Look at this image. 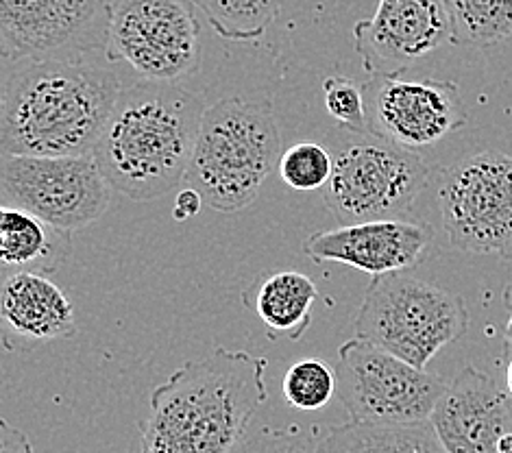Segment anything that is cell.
I'll use <instances>...</instances> for the list:
<instances>
[{"label": "cell", "instance_id": "obj_27", "mask_svg": "<svg viewBox=\"0 0 512 453\" xmlns=\"http://www.w3.org/2000/svg\"><path fill=\"white\" fill-rule=\"evenodd\" d=\"M205 199L201 197V192H197L194 188L186 186L177 194V201H175V218L177 220H186L197 216L201 212Z\"/></svg>", "mask_w": 512, "mask_h": 453}, {"label": "cell", "instance_id": "obj_16", "mask_svg": "<svg viewBox=\"0 0 512 453\" xmlns=\"http://www.w3.org/2000/svg\"><path fill=\"white\" fill-rule=\"evenodd\" d=\"M0 316L5 342L14 336L16 347L68 338L77 332L75 308L66 292L35 271L7 273L0 290Z\"/></svg>", "mask_w": 512, "mask_h": 453}, {"label": "cell", "instance_id": "obj_22", "mask_svg": "<svg viewBox=\"0 0 512 453\" xmlns=\"http://www.w3.org/2000/svg\"><path fill=\"white\" fill-rule=\"evenodd\" d=\"M282 390L290 408L303 412L321 410L338 390L336 369L319 358L299 360L286 371Z\"/></svg>", "mask_w": 512, "mask_h": 453}, {"label": "cell", "instance_id": "obj_4", "mask_svg": "<svg viewBox=\"0 0 512 453\" xmlns=\"http://www.w3.org/2000/svg\"><path fill=\"white\" fill-rule=\"evenodd\" d=\"M279 144L271 101L229 96L205 109L184 183L216 212L236 214L260 194L279 162Z\"/></svg>", "mask_w": 512, "mask_h": 453}, {"label": "cell", "instance_id": "obj_10", "mask_svg": "<svg viewBox=\"0 0 512 453\" xmlns=\"http://www.w3.org/2000/svg\"><path fill=\"white\" fill-rule=\"evenodd\" d=\"M201 27L190 0H116L105 55L146 81L177 83L199 72Z\"/></svg>", "mask_w": 512, "mask_h": 453}, {"label": "cell", "instance_id": "obj_3", "mask_svg": "<svg viewBox=\"0 0 512 453\" xmlns=\"http://www.w3.org/2000/svg\"><path fill=\"white\" fill-rule=\"evenodd\" d=\"M207 107L203 94L177 83L142 79L120 92L92 153L109 186L153 201L186 181Z\"/></svg>", "mask_w": 512, "mask_h": 453}, {"label": "cell", "instance_id": "obj_15", "mask_svg": "<svg viewBox=\"0 0 512 453\" xmlns=\"http://www.w3.org/2000/svg\"><path fill=\"white\" fill-rule=\"evenodd\" d=\"M449 453H497L512 434V395L475 366L462 369L430 416Z\"/></svg>", "mask_w": 512, "mask_h": 453}, {"label": "cell", "instance_id": "obj_2", "mask_svg": "<svg viewBox=\"0 0 512 453\" xmlns=\"http://www.w3.org/2000/svg\"><path fill=\"white\" fill-rule=\"evenodd\" d=\"M0 103L3 155H92L123 88L79 57L16 61Z\"/></svg>", "mask_w": 512, "mask_h": 453}, {"label": "cell", "instance_id": "obj_19", "mask_svg": "<svg viewBox=\"0 0 512 453\" xmlns=\"http://www.w3.org/2000/svg\"><path fill=\"white\" fill-rule=\"evenodd\" d=\"M66 231L48 227L44 220L18 207L3 205L0 212V260L16 271H55L62 262L66 244Z\"/></svg>", "mask_w": 512, "mask_h": 453}, {"label": "cell", "instance_id": "obj_21", "mask_svg": "<svg viewBox=\"0 0 512 453\" xmlns=\"http://www.w3.org/2000/svg\"><path fill=\"white\" fill-rule=\"evenodd\" d=\"M454 44L491 46L512 35V0H445Z\"/></svg>", "mask_w": 512, "mask_h": 453}, {"label": "cell", "instance_id": "obj_25", "mask_svg": "<svg viewBox=\"0 0 512 453\" xmlns=\"http://www.w3.org/2000/svg\"><path fill=\"white\" fill-rule=\"evenodd\" d=\"M231 453H319V438L301 427H262Z\"/></svg>", "mask_w": 512, "mask_h": 453}, {"label": "cell", "instance_id": "obj_11", "mask_svg": "<svg viewBox=\"0 0 512 453\" xmlns=\"http://www.w3.org/2000/svg\"><path fill=\"white\" fill-rule=\"evenodd\" d=\"M369 129L397 146L419 151L467 125L456 83L408 79L406 70L371 75L364 83Z\"/></svg>", "mask_w": 512, "mask_h": 453}, {"label": "cell", "instance_id": "obj_9", "mask_svg": "<svg viewBox=\"0 0 512 453\" xmlns=\"http://www.w3.org/2000/svg\"><path fill=\"white\" fill-rule=\"evenodd\" d=\"M438 207L447 240L473 255L512 260V157L484 151L443 170Z\"/></svg>", "mask_w": 512, "mask_h": 453}, {"label": "cell", "instance_id": "obj_20", "mask_svg": "<svg viewBox=\"0 0 512 453\" xmlns=\"http://www.w3.org/2000/svg\"><path fill=\"white\" fill-rule=\"evenodd\" d=\"M223 40H258L275 22L286 0H190Z\"/></svg>", "mask_w": 512, "mask_h": 453}, {"label": "cell", "instance_id": "obj_6", "mask_svg": "<svg viewBox=\"0 0 512 453\" xmlns=\"http://www.w3.org/2000/svg\"><path fill=\"white\" fill-rule=\"evenodd\" d=\"M469 312L462 297L404 273L375 275L353 321L356 338L382 347L419 369L465 336Z\"/></svg>", "mask_w": 512, "mask_h": 453}, {"label": "cell", "instance_id": "obj_14", "mask_svg": "<svg viewBox=\"0 0 512 453\" xmlns=\"http://www.w3.org/2000/svg\"><path fill=\"white\" fill-rule=\"evenodd\" d=\"M430 242L428 225L390 218L319 231L303 242V253L314 262L345 264L375 277L419 266Z\"/></svg>", "mask_w": 512, "mask_h": 453}, {"label": "cell", "instance_id": "obj_26", "mask_svg": "<svg viewBox=\"0 0 512 453\" xmlns=\"http://www.w3.org/2000/svg\"><path fill=\"white\" fill-rule=\"evenodd\" d=\"M0 453H33L29 438L7 421H0Z\"/></svg>", "mask_w": 512, "mask_h": 453}, {"label": "cell", "instance_id": "obj_29", "mask_svg": "<svg viewBox=\"0 0 512 453\" xmlns=\"http://www.w3.org/2000/svg\"><path fill=\"white\" fill-rule=\"evenodd\" d=\"M506 388H508V393L512 395V360H510L508 371H506Z\"/></svg>", "mask_w": 512, "mask_h": 453}, {"label": "cell", "instance_id": "obj_13", "mask_svg": "<svg viewBox=\"0 0 512 453\" xmlns=\"http://www.w3.org/2000/svg\"><path fill=\"white\" fill-rule=\"evenodd\" d=\"M451 40L445 0H380L375 14L353 27V46L371 75L406 70Z\"/></svg>", "mask_w": 512, "mask_h": 453}, {"label": "cell", "instance_id": "obj_18", "mask_svg": "<svg viewBox=\"0 0 512 453\" xmlns=\"http://www.w3.org/2000/svg\"><path fill=\"white\" fill-rule=\"evenodd\" d=\"M319 453H449L430 421L414 425L347 421L319 438Z\"/></svg>", "mask_w": 512, "mask_h": 453}, {"label": "cell", "instance_id": "obj_17", "mask_svg": "<svg viewBox=\"0 0 512 453\" xmlns=\"http://www.w3.org/2000/svg\"><path fill=\"white\" fill-rule=\"evenodd\" d=\"M319 299L314 281L297 271H277L260 277L242 295L273 336L299 340L312 325V308Z\"/></svg>", "mask_w": 512, "mask_h": 453}, {"label": "cell", "instance_id": "obj_5", "mask_svg": "<svg viewBox=\"0 0 512 453\" xmlns=\"http://www.w3.org/2000/svg\"><path fill=\"white\" fill-rule=\"evenodd\" d=\"M329 151L334 173L323 199L340 227L406 216L428 186L430 166L419 153L373 131L340 129Z\"/></svg>", "mask_w": 512, "mask_h": 453}, {"label": "cell", "instance_id": "obj_23", "mask_svg": "<svg viewBox=\"0 0 512 453\" xmlns=\"http://www.w3.org/2000/svg\"><path fill=\"white\" fill-rule=\"evenodd\" d=\"M334 173V155L323 144H292L279 157V177L297 192L325 190Z\"/></svg>", "mask_w": 512, "mask_h": 453}, {"label": "cell", "instance_id": "obj_7", "mask_svg": "<svg viewBox=\"0 0 512 453\" xmlns=\"http://www.w3.org/2000/svg\"><path fill=\"white\" fill-rule=\"evenodd\" d=\"M336 377L349 421L362 423H425L447 390L443 377L362 338L340 345Z\"/></svg>", "mask_w": 512, "mask_h": 453}, {"label": "cell", "instance_id": "obj_28", "mask_svg": "<svg viewBox=\"0 0 512 453\" xmlns=\"http://www.w3.org/2000/svg\"><path fill=\"white\" fill-rule=\"evenodd\" d=\"M504 299H506V305H508V325H506V340L512 345V284L506 286V292H504Z\"/></svg>", "mask_w": 512, "mask_h": 453}, {"label": "cell", "instance_id": "obj_24", "mask_svg": "<svg viewBox=\"0 0 512 453\" xmlns=\"http://www.w3.org/2000/svg\"><path fill=\"white\" fill-rule=\"evenodd\" d=\"M323 99L327 114L338 122L340 129L371 131L364 85L349 77H327L323 83Z\"/></svg>", "mask_w": 512, "mask_h": 453}, {"label": "cell", "instance_id": "obj_1", "mask_svg": "<svg viewBox=\"0 0 512 453\" xmlns=\"http://www.w3.org/2000/svg\"><path fill=\"white\" fill-rule=\"evenodd\" d=\"M266 399V360L218 347L153 390L140 453H231Z\"/></svg>", "mask_w": 512, "mask_h": 453}, {"label": "cell", "instance_id": "obj_8", "mask_svg": "<svg viewBox=\"0 0 512 453\" xmlns=\"http://www.w3.org/2000/svg\"><path fill=\"white\" fill-rule=\"evenodd\" d=\"M0 179L5 205L66 234L96 223L114 192L94 155H3Z\"/></svg>", "mask_w": 512, "mask_h": 453}, {"label": "cell", "instance_id": "obj_12", "mask_svg": "<svg viewBox=\"0 0 512 453\" xmlns=\"http://www.w3.org/2000/svg\"><path fill=\"white\" fill-rule=\"evenodd\" d=\"M107 0H0V51L9 61L81 57L107 46Z\"/></svg>", "mask_w": 512, "mask_h": 453}]
</instances>
